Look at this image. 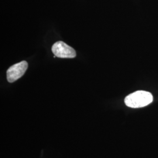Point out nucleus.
I'll list each match as a JSON object with an SVG mask.
<instances>
[{"label": "nucleus", "mask_w": 158, "mask_h": 158, "mask_svg": "<svg viewBox=\"0 0 158 158\" xmlns=\"http://www.w3.org/2000/svg\"><path fill=\"white\" fill-rule=\"evenodd\" d=\"M53 53L60 58H74L76 56V52L73 48L62 41H58L52 48Z\"/></svg>", "instance_id": "nucleus-2"}, {"label": "nucleus", "mask_w": 158, "mask_h": 158, "mask_svg": "<svg viewBox=\"0 0 158 158\" xmlns=\"http://www.w3.org/2000/svg\"><path fill=\"white\" fill-rule=\"evenodd\" d=\"M28 63L22 61L12 65L6 71V78L8 82L13 83L21 78L28 69Z\"/></svg>", "instance_id": "nucleus-3"}, {"label": "nucleus", "mask_w": 158, "mask_h": 158, "mask_svg": "<svg viewBox=\"0 0 158 158\" xmlns=\"http://www.w3.org/2000/svg\"><path fill=\"white\" fill-rule=\"evenodd\" d=\"M152 94L146 91H136L127 96L124 102L127 107L138 108L146 107L153 102Z\"/></svg>", "instance_id": "nucleus-1"}]
</instances>
